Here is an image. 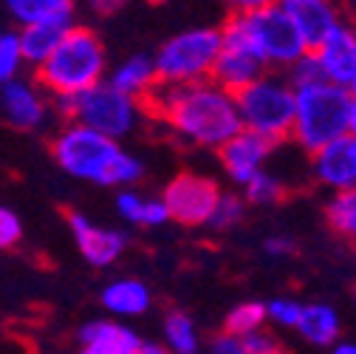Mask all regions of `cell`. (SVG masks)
I'll return each instance as SVG.
<instances>
[{
  "mask_svg": "<svg viewBox=\"0 0 356 354\" xmlns=\"http://www.w3.org/2000/svg\"><path fill=\"white\" fill-rule=\"evenodd\" d=\"M161 346L167 348V354H198L201 351V334H198V323L187 315V312H172L164 315L161 321Z\"/></svg>",
  "mask_w": 356,
  "mask_h": 354,
  "instance_id": "24",
  "label": "cell"
},
{
  "mask_svg": "<svg viewBox=\"0 0 356 354\" xmlns=\"http://www.w3.org/2000/svg\"><path fill=\"white\" fill-rule=\"evenodd\" d=\"M294 329L305 343L317 348H331L342 334V321H339L337 306L314 300V303H302Z\"/></svg>",
  "mask_w": 356,
  "mask_h": 354,
  "instance_id": "20",
  "label": "cell"
},
{
  "mask_svg": "<svg viewBox=\"0 0 356 354\" xmlns=\"http://www.w3.org/2000/svg\"><path fill=\"white\" fill-rule=\"evenodd\" d=\"M68 230L74 236V244H76L79 255L97 270L116 263L127 249V236L122 230L99 227L85 213H76V210L68 213Z\"/></svg>",
  "mask_w": 356,
  "mask_h": 354,
  "instance_id": "10",
  "label": "cell"
},
{
  "mask_svg": "<svg viewBox=\"0 0 356 354\" xmlns=\"http://www.w3.org/2000/svg\"><path fill=\"white\" fill-rule=\"evenodd\" d=\"M57 105L71 122L94 130V134H102L108 139H116V142L130 137L142 122V102L119 94L108 82L88 88L85 94L74 100H60Z\"/></svg>",
  "mask_w": 356,
  "mask_h": 354,
  "instance_id": "8",
  "label": "cell"
},
{
  "mask_svg": "<svg viewBox=\"0 0 356 354\" xmlns=\"http://www.w3.org/2000/svg\"><path fill=\"white\" fill-rule=\"evenodd\" d=\"M241 340H243L249 354H286V346L280 343V337L272 334V332H266V329H260V332H254L249 337H241Z\"/></svg>",
  "mask_w": 356,
  "mask_h": 354,
  "instance_id": "33",
  "label": "cell"
},
{
  "mask_svg": "<svg viewBox=\"0 0 356 354\" xmlns=\"http://www.w3.org/2000/svg\"><path fill=\"white\" fill-rule=\"evenodd\" d=\"M300 309H302V303L294 298H272L266 303V321H272L275 326H283V329H294Z\"/></svg>",
  "mask_w": 356,
  "mask_h": 354,
  "instance_id": "30",
  "label": "cell"
},
{
  "mask_svg": "<svg viewBox=\"0 0 356 354\" xmlns=\"http://www.w3.org/2000/svg\"><path fill=\"white\" fill-rule=\"evenodd\" d=\"M116 213L124 221H130L133 227H145V230L161 227V224H167V221H170L159 196H147V193H139L133 187L116 193Z\"/></svg>",
  "mask_w": 356,
  "mask_h": 354,
  "instance_id": "22",
  "label": "cell"
},
{
  "mask_svg": "<svg viewBox=\"0 0 356 354\" xmlns=\"http://www.w3.org/2000/svg\"><path fill=\"white\" fill-rule=\"evenodd\" d=\"M235 108L241 128L263 137L266 142H283L291 137L294 122V88L286 77L266 71L260 79L235 94Z\"/></svg>",
  "mask_w": 356,
  "mask_h": 354,
  "instance_id": "6",
  "label": "cell"
},
{
  "mask_svg": "<svg viewBox=\"0 0 356 354\" xmlns=\"http://www.w3.org/2000/svg\"><path fill=\"white\" fill-rule=\"evenodd\" d=\"M207 354H249V351H246V346H243L241 337H232L227 332H220V334H215L209 340Z\"/></svg>",
  "mask_w": 356,
  "mask_h": 354,
  "instance_id": "34",
  "label": "cell"
},
{
  "mask_svg": "<svg viewBox=\"0 0 356 354\" xmlns=\"http://www.w3.org/2000/svg\"><path fill=\"white\" fill-rule=\"evenodd\" d=\"M0 111L6 122L17 130H37L49 122V97L40 91L37 82H29L26 77H17L6 85H0Z\"/></svg>",
  "mask_w": 356,
  "mask_h": 354,
  "instance_id": "11",
  "label": "cell"
},
{
  "mask_svg": "<svg viewBox=\"0 0 356 354\" xmlns=\"http://www.w3.org/2000/svg\"><path fill=\"white\" fill-rule=\"evenodd\" d=\"M311 54L317 60L323 82L348 88L356 79V29L339 23Z\"/></svg>",
  "mask_w": 356,
  "mask_h": 354,
  "instance_id": "12",
  "label": "cell"
},
{
  "mask_svg": "<svg viewBox=\"0 0 356 354\" xmlns=\"http://www.w3.org/2000/svg\"><path fill=\"white\" fill-rule=\"evenodd\" d=\"M142 343L139 332L130 329L127 323L97 318L79 326L76 332V351L74 354H130Z\"/></svg>",
  "mask_w": 356,
  "mask_h": 354,
  "instance_id": "17",
  "label": "cell"
},
{
  "mask_svg": "<svg viewBox=\"0 0 356 354\" xmlns=\"http://www.w3.org/2000/svg\"><path fill=\"white\" fill-rule=\"evenodd\" d=\"M220 34L243 43L266 68H291L305 54L302 40L283 6L266 3V0L238 3Z\"/></svg>",
  "mask_w": 356,
  "mask_h": 354,
  "instance_id": "4",
  "label": "cell"
},
{
  "mask_svg": "<svg viewBox=\"0 0 356 354\" xmlns=\"http://www.w3.org/2000/svg\"><path fill=\"white\" fill-rule=\"evenodd\" d=\"M218 196H220V187L209 176L184 170V173L172 176L159 199H161L170 221H178V224H184V227H207Z\"/></svg>",
  "mask_w": 356,
  "mask_h": 354,
  "instance_id": "9",
  "label": "cell"
},
{
  "mask_svg": "<svg viewBox=\"0 0 356 354\" xmlns=\"http://www.w3.org/2000/svg\"><path fill=\"white\" fill-rule=\"evenodd\" d=\"M286 79L291 82V88H305V85L323 82V74H320V68H317L314 54L305 52V54H302V57L289 68V77H286Z\"/></svg>",
  "mask_w": 356,
  "mask_h": 354,
  "instance_id": "31",
  "label": "cell"
},
{
  "mask_svg": "<svg viewBox=\"0 0 356 354\" xmlns=\"http://www.w3.org/2000/svg\"><path fill=\"white\" fill-rule=\"evenodd\" d=\"M220 52V29L198 26L167 37L153 54L159 85H195L212 77Z\"/></svg>",
  "mask_w": 356,
  "mask_h": 354,
  "instance_id": "7",
  "label": "cell"
},
{
  "mask_svg": "<svg viewBox=\"0 0 356 354\" xmlns=\"http://www.w3.org/2000/svg\"><path fill=\"white\" fill-rule=\"evenodd\" d=\"M328 354H356V340H337Z\"/></svg>",
  "mask_w": 356,
  "mask_h": 354,
  "instance_id": "37",
  "label": "cell"
},
{
  "mask_svg": "<svg viewBox=\"0 0 356 354\" xmlns=\"http://www.w3.org/2000/svg\"><path fill=\"white\" fill-rule=\"evenodd\" d=\"M20 238H23V221H20V215L12 207L0 204V249L17 247Z\"/></svg>",
  "mask_w": 356,
  "mask_h": 354,
  "instance_id": "32",
  "label": "cell"
},
{
  "mask_svg": "<svg viewBox=\"0 0 356 354\" xmlns=\"http://www.w3.org/2000/svg\"><path fill=\"white\" fill-rule=\"evenodd\" d=\"M263 74H266V66L257 60V54H252L243 43L220 34V52H218V60H215L212 77H209L215 85H220L224 91H229L235 97L246 85L260 79Z\"/></svg>",
  "mask_w": 356,
  "mask_h": 354,
  "instance_id": "14",
  "label": "cell"
},
{
  "mask_svg": "<svg viewBox=\"0 0 356 354\" xmlns=\"http://www.w3.org/2000/svg\"><path fill=\"white\" fill-rule=\"evenodd\" d=\"M68 29H71L68 23H42V26H26V29H20L17 31V40H20L23 63L37 71L42 63L51 57V52L60 46V40L65 37Z\"/></svg>",
  "mask_w": 356,
  "mask_h": 354,
  "instance_id": "23",
  "label": "cell"
},
{
  "mask_svg": "<svg viewBox=\"0 0 356 354\" xmlns=\"http://www.w3.org/2000/svg\"><path fill=\"white\" fill-rule=\"evenodd\" d=\"M350 94L348 88L331 82H314L305 88H294V122L291 139L314 156L334 139L348 134L350 119Z\"/></svg>",
  "mask_w": 356,
  "mask_h": 354,
  "instance_id": "5",
  "label": "cell"
},
{
  "mask_svg": "<svg viewBox=\"0 0 356 354\" xmlns=\"http://www.w3.org/2000/svg\"><path fill=\"white\" fill-rule=\"evenodd\" d=\"M263 252L269 258H286L294 252V241L289 236H272V238L263 241Z\"/></svg>",
  "mask_w": 356,
  "mask_h": 354,
  "instance_id": "35",
  "label": "cell"
},
{
  "mask_svg": "<svg viewBox=\"0 0 356 354\" xmlns=\"http://www.w3.org/2000/svg\"><path fill=\"white\" fill-rule=\"evenodd\" d=\"M348 94H350V100H353V102H356V79H353V82H350V85H348Z\"/></svg>",
  "mask_w": 356,
  "mask_h": 354,
  "instance_id": "40",
  "label": "cell"
},
{
  "mask_svg": "<svg viewBox=\"0 0 356 354\" xmlns=\"http://www.w3.org/2000/svg\"><path fill=\"white\" fill-rule=\"evenodd\" d=\"M119 6H122V3H94L97 12H116Z\"/></svg>",
  "mask_w": 356,
  "mask_h": 354,
  "instance_id": "39",
  "label": "cell"
},
{
  "mask_svg": "<svg viewBox=\"0 0 356 354\" xmlns=\"http://www.w3.org/2000/svg\"><path fill=\"white\" fill-rule=\"evenodd\" d=\"M283 12L297 29L305 52H314L320 43L342 23V15L328 0H283Z\"/></svg>",
  "mask_w": 356,
  "mask_h": 354,
  "instance_id": "16",
  "label": "cell"
},
{
  "mask_svg": "<svg viewBox=\"0 0 356 354\" xmlns=\"http://www.w3.org/2000/svg\"><path fill=\"white\" fill-rule=\"evenodd\" d=\"M12 20L26 26H42V23H68L74 26L76 6L71 0H9L6 3Z\"/></svg>",
  "mask_w": 356,
  "mask_h": 354,
  "instance_id": "21",
  "label": "cell"
},
{
  "mask_svg": "<svg viewBox=\"0 0 356 354\" xmlns=\"http://www.w3.org/2000/svg\"><path fill=\"white\" fill-rule=\"evenodd\" d=\"M246 207L249 204L243 201L241 193H229V190L224 193V190H220V196L215 201V210H212V215L207 221V227L215 230V233H224V230L238 227L243 221V215H246Z\"/></svg>",
  "mask_w": 356,
  "mask_h": 354,
  "instance_id": "28",
  "label": "cell"
},
{
  "mask_svg": "<svg viewBox=\"0 0 356 354\" xmlns=\"http://www.w3.org/2000/svg\"><path fill=\"white\" fill-rule=\"evenodd\" d=\"M153 114L193 148L220 151L235 134H241V119L235 97L212 79L195 85H159L147 97Z\"/></svg>",
  "mask_w": 356,
  "mask_h": 354,
  "instance_id": "1",
  "label": "cell"
},
{
  "mask_svg": "<svg viewBox=\"0 0 356 354\" xmlns=\"http://www.w3.org/2000/svg\"><path fill=\"white\" fill-rule=\"evenodd\" d=\"M102 306L111 321H133L150 312L153 306V292L145 281L139 278H116L102 289Z\"/></svg>",
  "mask_w": 356,
  "mask_h": 354,
  "instance_id": "18",
  "label": "cell"
},
{
  "mask_svg": "<svg viewBox=\"0 0 356 354\" xmlns=\"http://www.w3.org/2000/svg\"><path fill=\"white\" fill-rule=\"evenodd\" d=\"M348 134H356V102L350 105V119H348Z\"/></svg>",
  "mask_w": 356,
  "mask_h": 354,
  "instance_id": "38",
  "label": "cell"
},
{
  "mask_svg": "<svg viewBox=\"0 0 356 354\" xmlns=\"http://www.w3.org/2000/svg\"><path fill=\"white\" fill-rule=\"evenodd\" d=\"M353 303H356V286H353Z\"/></svg>",
  "mask_w": 356,
  "mask_h": 354,
  "instance_id": "41",
  "label": "cell"
},
{
  "mask_svg": "<svg viewBox=\"0 0 356 354\" xmlns=\"http://www.w3.org/2000/svg\"><path fill=\"white\" fill-rule=\"evenodd\" d=\"M311 176L334 193L356 187V134H345L311 156Z\"/></svg>",
  "mask_w": 356,
  "mask_h": 354,
  "instance_id": "15",
  "label": "cell"
},
{
  "mask_svg": "<svg viewBox=\"0 0 356 354\" xmlns=\"http://www.w3.org/2000/svg\"><path fill=\"white\" fill-rule=\"evenodd\" d=\"M283 190H286L283 179H280L277 173H272L269 167H266V170H260L254 176V179H249L243 185V201L246 204H257V207L277 204L283 199Z\"/></svg>",
  "mask_w": 356,
  "mask_h": 354,
  "instance_id": "27",
  "label": "cell"
},
{
  "mask_svg": "<svg viewBox=\"0 0 356 354\" xmlns=\"http://www.w3.org/2000/svg\"><path fill=\"white\" fill-rule=\"evenodd\" d=\"M23 68H26V63H23L17 31H0V85L23 77L20 74Z\"/></svg>",
  "mask_w": 356,
  "mask_h": 354,
  "instance_id": "29",
  "label": "cell"
},
{
  "mask_svg": "<svg viewBox=\"0 0 356 354\" xmlns=\"http://www.w3.org/2000/svg\"><path fill=\"white\" fill-rule=\"evenodd\" d=\"M108 71V54L94 29L88 26H71L60 46L51 52V57L42 63L37 74V88L46 97L74 100L85 94L88 88L105 82Z\"/></svg>",
  "mask_w": 356,
  "mask_h": 354,
  "instance_id": "3",
  "label": "cell"
},
{
  "mask_svg": "<svg viewBox=\"0 0 356 354\" xmlns=\"http://www.w3.org/2000/svg\"><path fill=\"white\" fill-rule=\"evenodd\" d=\"M272 153H275L272 142H266L257 134H249V130H241V134H235L218 151V159H220V167H224V173L229 179L243 187L260 170H266Z\"/></svg>",
  "mask_w": 356,
  "mask_h": 354,
  "instance_id": "13",
  "label": "cell"
},
{
  "mask_svg": "<svg viewBox=\"0 0 356 354\" xmlns=\"http://www.w3.org/2000/svg\"><path fill=\"white\" fill-rule=\"evenodd\" d=\"M130 354H167V348L161 343H156V340H142Z\"/></svg>",
  "mask_w": 356,
  "mask_h": 354,
  "instance_id": "36",
  "label": "cell"
},
{
  "mask_svg": "<svg viewBox=\"0 0 356 354\" xmlns=\"http://www.w3.org/2000/svg\"><path fill=\"white\" fill-rule=\"evenodd\" d=\"M325 218L337 236L356 244V187L334 193L325 204Z\"/></svg>",
  "mask_w": 356,
  "mask_h": 354,
  "instance_id": "25",
  "label": "cell"
},
{
  "mask_svg": "<svg viewBox=\"0 0 356 354\" xmlns=\"http://www.w3.org/2000/svg\"><path fill=\"white\" fill-rule=\"evenodd\" d=\"M260 329H266V303L263 300H243L227 312V323H224L227 334L249 337Z\"/></svg>",
  "mask_w": 356,
  "mask_h": 354,
  "instance_id": "26",
  "label": "cell"
},
{
  "mask_svg": "<svg viewBox=\"0 0 356 354\" xmlns=\"http://www.w3.org/2000/svg\"><path fill=\"white\" fill-rule=\"evenodd\" d=\"M111 88H116L119 94L130 97V100H147L156 88H159V77H156V63L153 54H130L124 57L111 77L105 79Z\"/></svg>",
  "mask_w": 356,
  "mask_h": 354,
  "instance_id": "19",
  "label": "cell"
},
{
  "mask_svg": "<svg viewBox=\"0 0 356 354\" xmlns=\"http://www.w3.org/2000/svg\"><path fill=\"white\" fill-rule=\"evenodd\" d=\"M51 153L63 173L97 187L127 190L145 176V162L136 153H130L122 142L94 134L76 122H68L57 130Z\"/></svg>",
  "mask_w": 356,
  "mask_h": 354,
  "instance_id": "2",
  "label": "cell"
}]
</instances>
